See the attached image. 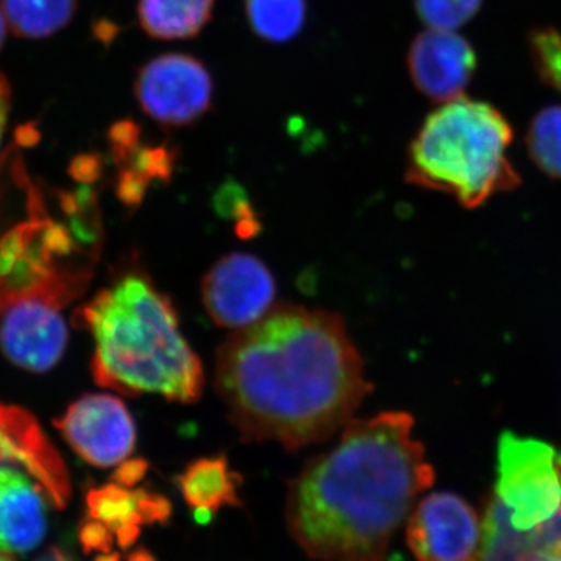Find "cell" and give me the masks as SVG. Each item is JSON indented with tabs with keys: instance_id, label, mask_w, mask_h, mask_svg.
Listing matches in <instances>:
<instances>
[{
	"instance_id": "31",
	"label": "cell",
	"mask_w": 561,
	"mask_h": 561,
	"mask_svg": "<svg viewBox=\"0 0 561 561\" xmlns=\"http://www.w3.org/2000/svg\"><path fill=\"white\" fill-rule=\"evenodd\" d=\"M127 561H157V559H154L153 553L149 549L138 548L128 556Z\"/></svg>"
},
{
	"instance_id": "28",
	"label": "cell",
	"mask_w": 561,
	"mask_h": 561,
	"mask_svg": "<svg viewBox=\"0 0 561 561\" xmlns=\"http://www.w3.org/2000/svg\"><path fill=\"white\" fill-rule=\"evenodd\" d=\"M11 106V90L5 76L0 73V140H2L3 131H5L7 119H9Z\"/></svg>"
},
{
	"instance_id": "20",
	"label": "cell",
	"mask_w": 561,
	"mask_h": 561,
	"mask_svg": "<svg viewBox=\"0 0 561 561\" xmlns=\"http://www.w3.org/2000/svg\"><path fill=\"white\" fill-rule=\"evenodd\" d=\"M527 149L546 175L561 179V106H549L534 117L527 131Z\"/></svg>"
},
{
	"instance_id": "34",
	"label": "cell",
	"mask_w": 561,
	"mask_h": 561,
	"mask_svg": "<svg viewBox=\"0 0 561 561\" xmlns=\"http://www.w3.org/2000/svg\"><path fill=\"white\" fill-rule=\"evenodd\" d=\"M0 561H5V553H0Z\"/></svg>"
},
{
	"instance_id": "12",
	"label": "cell",
	"mask_w": 561,
	"mask_h": 561,
	"mask_svg": "<svg viewBox=\"0 0 561 561\" xmlns=\"http://www.w3.org/2000/svg\"><path fill=\"white\" fill-rule=\"evenodd\" d=\"M408 65L413 84L431 101L446 103L470 84L478 55L459 33L430 28L413 39Z\"/></svg>"
},
{
	"instance_id": "1",
	"label": "cell",
	"mask_w": 561,
	"mask_h": 561,
	"mask_svg": "<svg viewBox=\"0 0 561 561\" xmlns=\"http://www.w3.org/2000/svg\"><path fill=\"white\" fill-rule=\"evenodd\" d=\"M216 387L243 440L289 451L328 440L373 389L341 317L295 305L221 343Z\"/></svg>"
},
{
	"instance_id": "21",
	"label": "cell",
	"mask_w": 561,
	"mask_h": 561,
	"mask_svg": "<svg viewBox=\"0 0 561 561\" xmlns=\"http://www.w3.org/2000/svg\"><path fill=\"white\" fill-rule=\"evenodd\" d=\"M481 5L482 0H415L421 21L438 31L456 32L478 14Z\"/></svg>"
},
{
	"instance_id": "4",
	"label": "cell",
	"mask_w": 561,
	"mask_h": 561,
	"mask_svg": "<svg viewBox=\"0 0 561 561\" xmlns=\"http://www.w3.org/2000/svg\"><path fill=\"white\" fill-rule=\"evenodd\" d=\"M512 140L511 124L489 103L446 102L413 139L408 180L451 194L465 208H478L522 183L507 158Z\"/></svg>"
},
{
	"instance_id": "6",
	"label": "cell",
	"mask_w": 561,
	"mask_h": 561,
	"mask_svg": "<svg viewBox=\"0 0 561 561\" xmlns=\"http://www.w3.org/2000/svg\"><path fill=\"white\" fill-rule=\"evenodd\" d=\"M213 80L197 58L165 54L144 65L135 83L140 108L164 127L195 124L213 106Z\"/></svg>"
},
{
	"instance_id": "16",
	"label": "cell",
	"mask_w": 561,
	"mask_h": 561,
	"mask_svg": "<svg viewBox=\"0 0 561 561\" xmlns=\"http://www.w3.org/2000/svg\"><path fill=\"white\" fill-rule=\"evenodd\" d=\"M214 2L216 0H139V22L153 38H192L213 18Z\"/></svg>"
},
{
	"instance_id": "30",
	"label": "cell",
	"mask_w": 561,
	"mask_h": 561,
	"mask_svg": "<svg viewBox=\"0 0 561 561\" xmlns=\"http://www.w3.org/2000/svg\"><path fill=\"white\" fill-rule=\"evenodd\" d=\"M13 147H10V149H7L2 154H0V206H2L3 198H5L7 194V187L5 183H3V180H5V172L7 169H9L11 154H13Z\"/></svg>"
},
{
	"instance_id": "35",
	"label": "cell",
	"mask_w": 561,
	"mask_h": 561,
	"mask_svg": "<svg viewBox=\"0 0 561 561\" xmlns=\"http://www.w3.org/2000/svg\"><path fill=\"white\" fill-rule=\"evenodd\" d=\"M559 467H560V472H561V457H559Z\"/></svg>"
},
{
	"instance_id": "29",
	"label": "cell",
	"mask_w": 561,
	"mask_h": 561,
	"mask_svg": "<svg viewBox=\"0 0 561 561\" xmlns=\"http://www.w3.org/2000/svg\"><path fill=\"white\" fill-rule=\"evenodd\" d=\"M36 561H79L68 549L60 546H51L46 552L41 553Z\"/></svg>"
},
{
	"instance_id": "33",
	"label": "cell",
	"mask_w": 561,
	"mask_h": 561,
	"mask_svg": "<svg viewBox=\"0 0 561 561\" xmlns=\"http://www.w3.org/2000/svg\"><path fill=\"white\" fill-rule=\"evenodd\" d=\"M94 561H122L119 553L106 552L103 556L95 557Z\"/></svg>"
},
{
	"instance_id": "32",
	"label": "cell",
	"mask_w": 561,
	"mask_h": 561,
	"mask_svg": "<svg viewBox=\"0 0 561 561\" xmlns=\"http://www.w3.org/2000/svg\"><path fill=\"white\" fill-rule=\"evenodd\" d=\"M7 38V18L3 11L0 10V49H2L3 43Z\"/></svg>"
},
{
	"instance_id": "22",
	"label": "cell",
	"mask_w": 561,
	"mask_h": 561,
	"mask_svg": "<svg viewBox=\"0 0 561 561\" xmlns=\"http://www.w3.org/2000/svg\"><path fill=\"white\" fill-rule=\"evenodd\" d=\"M530 50L538 76L561 91V33L541 28L530 36Z\"/></svg>"
},
{
	"instance_id": "15",
	"label": "cell",
	"mask_w": 561,
	"mask_h": 561,
	"mask_svg": "<svg viewBox=\"0 0 561 561\" xmlns=\"http://www.w3.org/2000/svg\"><path fill=\"white\" fill-rule=\"evenodd\" d=\"M472 561H561V552L546 548L534 531L513 529L500 507L490 501L482 523L481 548Z\"/></svg>"
},
{
	"instance_id": "23",
	"label": "cell",
	"mask_w": 561,
	"mask_h": 561,
	"mask_svg": "<svg viewBox=\"0 0 561 561\" xmlns=\"http://www.w3.org/2000/svg\"><path fill=\"white\" fill-rule=\"evenodd\" d=\"M217 209L225 217L238 220L236 232L243 239L253 238L261 230L260 221L254 217L249 201L238 186L225 187L217 197Z\"/></svg>"
},
{
	"instance_id": "7",
	"label": "cell",
	"mask_w": 561,
	"mask_h": 561,
	"mask_svg": "<svg viewBox=\"0 0 561 561\" xmlns=\"http://www.w3.org/2000/svg\"><path fill=\"white\" fill-rule=\"evenodd\" d=\"M276 284L267 265L247 253L220 257L202 280V298L210 320L242 330L272 311Z\"/></svg>"
},
{
	"instance_id": "11",
	"label": "cell",
	"mask_w": 561,
	"mask_h": 561,
	"mask_svg": "<svg viewBox=\"0 0 561 561\" xmlns=\"http://www.w3.org/2000/svg\"><path fill=\"white\" fill-rule=\"evenodd\" d=\"M0 463L20 465L39 483L58 511L68 507L72 489L60 453L31 412L3 402H0Z\"/></svg>"
},
{
	"instance_id": "17",
	"label": "cell",
	"mask_w": 561,
	"mask_h": 561,
	"mask_svg": "<svg viewBox=\"0 0 561 561\" xmlns=\"http://www.w3.org/2000/svg\"><path fill=\"white\" fill-rule=\"evenodd\" d=\"M87 512L116 535L122 549L131 548L138 541L140 527L144 526L138 508V493L111 482L108 485L94 486L87 493Z\"/></svg>"
},
{
	"instance_id": "19",
	"label": "cell",
	"mask_w": 561,
	"mask_h": 561,
	"mask_svg": "<svg viewBox=\"0 0 561 561\" xmlns=\"http://www.w3.org/2000/svg\"><path fill=\"white\" fill-rule=\"evenodd\" d=\"M245 7L253 31L272 43L294 39L308 14L306 0H247Z\"/></svg>"
},
{
	"instance_id": "13",
	"label": "cell",
	"mask_w": 561,
	"mask_h": 561,
	"mask_svg": "<svg viewBox=\"0 0 561 561\" xmlns=\"http://www.w3.org/2000/svg\"><path fill=\"white\" fill-rule=\"evenodd\" d=\"M47 494L20 468L0 465V553L24 556L47 535Z\"/></svg>"
},
{
	"instance_id": "2",
	"label": "cell",
	"mask_w": 561,
	"mask_h": 561,
	"mask_svg": "<svg viewBox=\"0 0 561 561\" xmlns=\"http://www.w3.org/2000/svg\"><path fill=\"white\" fill-rule=\"evenodd\" d=\"M434 479L409 413L351 421L337 445L289 482L287 529L313 560L383 561Z\"/></svg>"
},
{
	"instance_id": "24",
	"label": "cell",
	"mask_w": 561,
	"mask_h": 561,
	"mask_svg": "<svg viewBox=\"0 0 561 561\" xmlns=\"http://www.w3.org/2000/svg\"><path fill=\"white\" fill-rule=\"evenodd\" d=\"M77 535H79V542L84 553L113 552L116 535L106 524L98 522V519L88 516L80 523Z\"/></svg>"
},
{
	"instance_id": "26",
	"label": "cell",
	"mask_w": 561,
	"mask_h": 561,
	"mask_svg": "<svg viewBox=\"0 0 561 561\" xmlns=\"http://www.w3.org/2000/svg\"><path fill=\"white\" fill-rule=\"evenodd\" d=\"M149 468V461L146 459H131L122 461L119 467H117V470L114 471L111 481L117 483V485L133 489V486L138 485V483L142 481L144 478H146Z\"/></svg>"
},
{
	"instance_id": "5",
	"label": "cell",
	"mask_w": 561,
	"mask_h": 561,
	"mask_svg": "<svg viewBox=\"0 0 561 561\" xmlns=\"http://www.w3.org/2000/svg\"><path fill=\"white\" fill-rule=\"evenodd\" d=\"M491 501L513 529L535 530L561 511L559 456L548 443L502 432Z\"/></svg>"
},
{
	"instance_id": "14",
	"label": "cell",
	"mask_w": 561,
	"mask_h": 561,
	"mask_svg": "<svg viewBox=\"0 0 561 561\" xmlns=\"http://www.w3.org/2000/svg\"><path fill=\"white\" fill-rule=\"evenodd\" d=\"M181 496L198 523H208L224 507H241L242 476L232 471L227 457H202L191 461L175 479Z\"/></svg>"
},
{
	"instance_id": "9",
	"label": "cell",
	"mask_w": 561,
	"mask_h": 561,
	"mask_svg": "<svg viewBox=\"0 0 561 561\" xmlns=\"http://www.w3.org/2000/svg\"><path fill=\"white\" fill-rule=\"evenodd\" d=\"M57 427L70 448L94 467H114L135 451V421L113 394H84L69 405Z\"/></svg>"
},
{
	"instance_id": "3",
	"label": "cell",
	"mask_w": 561,
	"mask_h": 561,
	"mask_svg": "<svg viewBox=\"0 0 561 561\" xmlns=\"http://www.w3.org/2000/svg\"><path fill=\"white\" fill-rule=\"evenodd\" d=\"M95 351L92 376L127 397L153 393L191 404L205 387L201 357L180 330L179 313L146 272L122 273L77 312Z\"/></svg>"
},
{
	"instance_id": "27",
	"label": "cell",
	"mask_w": 561,
	"mask_h": 561,
	"mask_svg": "<svg viewBox=\"0 0 561 561\" xmlns=\"http://www.w3.org/2000/svg\"><path fill=\"white\" fill-rule=\"evenodd\" d=\"M102 160L99 154H80L70 165V175L80 183L90 184L101 176Z\"/></svg>"
},
{
	"instance_id": "25",
	"label": "cell",
	"mask_w": 561,
	"mask_h": 561,
	"mask_svg": "<svg viewBox=\"0 0 561 561\" xmlns=\"http://www.w3.org/2000/svg\"><path fill=\"white\" fill-rule=\"evenodd\" d=\"M136 493H138V508L144 526L171 522L172 504L168 497L147 489H138Z\"/></svg>"
},
{
	"instance_id": "10",
	"label": "cell",
	"mask_w": 561,
	"mask_h": 561,
	"mask_svg": "<svg viewBox=\"0 0 561 561\" xmlns=\"http://www.w3.org/2000/svg\"><path fill=\"white\" fill-rule=\"evenodd\" d=\"M405 535L419 561H472L481 548L482 523L463 497L440 491L413 508Z\"/></svg>"
},
{
	"instance_id": "8",
	"label": "cell",
	"mask_w": 561,
	"mask_h": 561,
	"mask_svg": "<svg viewBox=\"0 0 561 561\" xmlns=\"http://www.w3.org/2000/svg\"><path fill=\"white\" fill-rule=\"evenodd\" d=\"M61 308L39 295H18L0 300L2 353L24 370H51L68 346V327Z\"/></svg>"
},
{
	"instance_id": "18",
	"label": "cell",
	"mask_w": 561,
	"mask_h": 561,
	"mask_svg": "<svg viewBox=\"0 0 561 561\" xmlns=\"http://www.w3.org/2000/svg\"><path fill=\"white\" fill-rule=\"evenodd\" d=\"M76 10L77 0H2L11 31L28 39L47 38L61 31Z\"/></svg>"
}]
</instances>
